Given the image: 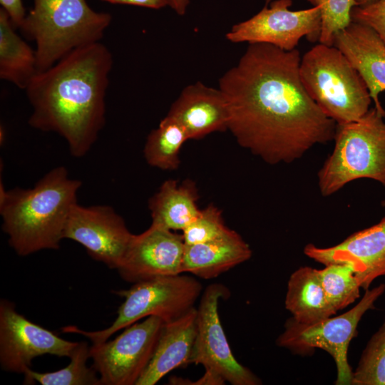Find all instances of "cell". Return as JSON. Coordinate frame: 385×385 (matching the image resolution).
Listing matches in <instances>:
<instances>
[{
    "mask_svg": "<svg viewBox=\"0 0 385 385\" xmlns=\"http://www.w3.org/2000/svg\"><path fill=\"white\" fill-rule=\"evenodd\" d=\"M301 56L267 43H249L219 80L237 143L270 165L291 163L334 137L337 123L305 90Z\"/></svg>",
    "mask_w": 385,
    "mask_h": 385,
    "instance_id": "1",
    "label": "cell"
},
{
    "mask_svg": "<svg viewBox=\"0 0 385 385\" xmlns=\"http://www.w3.org/2000/svg\"><path fill=\"white\" fill-rule=\"evenodd\" d=\"M112 66L111 51L98 41L78 48L37 72L25 89L32 107L29 124L60 135L73 156H84L106 123Z\"/></svg>",
    "mask_w": 385,
    "mask_h": 385,
    "instance_id": "2",
    "label": "cell"
},
{
    "mask_svg": "<svg viewBox=\"0 0 385 385\" xmlns=\"http://www.w3.org/2000/svg\"><path fill=\"white\" fill-rule=\"evenodd\" d=\"M81 184L63 166L51 170L31 188L6 190L1 184L2 230L18 255L60 247Z\"/></svg>",
    "mask_w": 385,
    "mask_h": 385,
    "instance_id": "3",
    "label": "cell"
},
{
    "mask_svg": "<svg viewBox=\"0 0 385 385\" xmlns=\"http://www.w3.org/2000/svg\"><path fill=\"white\" fill-rule=\"evenodd\" d=\"M111 21L109 13L94 11L86 0H34L21 29L35 41L41 72L72 51L98 42Z\"/></svg>",
    "mask_w": 385,
    "mask_h": 385,
    "instance_id": "4",
    "label": "cell"
},
{
    "mask_svg": "<svg viewBox=\"0 0 385 385\" xmlns=\"http://www.w3.org/2000/svg\"><path fill=\"white\" fill-rule=\"evenodd\" d=\"M299 73L309 96L337 124L356 121L371 108L365 81L334 46H313L301 57Z\"/></svg>",
    "mask_w": 385,
    "mask_h": 385,
    "instance_id": "5",
    "label": "cell"
},
{
    "mask_svg": "<svg viewBox=\"0 0 385 385\" xmlns=\"http://www.w3.org/2000/svg\"><path fill=\"white\" fill-rule=\"evenodd\" d=\"M384 119L385 113L373 107L356 121L337 124L333 150L317 174L322 196L361 178L385 187Z\"/></svg>",
    "mask_w": 385,
    "mask_h": 385,
    "instance_id": "6",
    "label": "cell"
},
{
    "mask_svg": "<svg viewBox=\"0 0 385 385\" xmlns=\"http://www.w3.org/2000/svg\"><path fill=\"white\" fill-rule=\"evenodd\" d=\"M202 292L200 282L183 273L138 282L128 289L114 292L124 301L118 309L116 318L107 328L85 331L70 325L61 331L81 334L93 344L103 342L120 329L149 317H157L164 322L180 317L195 307Z\"/></svg>",
    "mask_w": 385,
    "mask_h": 385,
    "instance_id": "7",
    "label": "cell"
},
{
    "mask_svg": "<svg viewBox=\"0 0 385 385\" xmlns=\"http://www.w3.org/2000/svg\"><path fill=\"white\" fill-rule=\"evenodd\" d=\"M385 292V284L365 290L353 308L336 317H329L313 324H301L292 317L284 324V330L277 337V346L304 354L319 348L330 354L336 364V385H351L353 371L348 361L350 342L356 334L362 317L375 308V302Z\"/></svg>",
    "mask_w": 385,
    "mask_h": 385,
    "instance_id": "8",
    "label": "cell"
},
{
    "mask_svg": "<svg viewBox=\"0 0 385 385\" xmlns=\"http://www.w3.org/2000/svg\"><path fill=\"white\" fill-rule=\"evenodd\" d=\"M163 324L161 319L149 317L111 341L93 344L90 359L101 385H136L150 361Z\"/></svg>",
    "mask_w": 385,
    "mask_h": 385,
    "instance_id": "9",
    "label": "cell"
},
{
    "mask_svg": "<svg viewBox=\"0 0 385 385\" xmlns=\"http://www.w3.org/2000/svg\"><path fill=\"white\" fill-rule=\"evenodd\" d=\"M229 290L223 284L207 286L197 307L196 337L190 364H200L232 385H259L261 380L234 356L223 329L219 301Z\"/></svg>",
    "mask_w": 385,
    "mask_h": 385,
    "instance_id": "10",
    "label": "cell"
},
{
    "mask_svg": "<svg viewBox=\"0 0 385 385\" xmlns=\"http://www.w3.org/2000/svg\"><path fill=\"white\" fill-rule=\"evenodd\" d=\"M292 0H274L247 20L235 24L226 34L232 43H267L282 50L296 49L299 40L306 37L319 42L321 14L317 6L292 11Z\"/></svg>",
    "mask_w": 385,
    "mask_h": 385,
    "instance_id": "11",
    "label": "cell"
},
{
    "mask_svg": "<svg viewBox=\"0 0 385 385\" xmlns=\"http://www.w3.org/2000/svg\"><path fill=\"white\" fill-rule=\"evenodd\" d=\"M77 344L31 322L16 311L13 302L1 299L0 364L4 371L24 374L39 356L69 357Z\"/></svg>",
    "mask_w": 385,
    "mask_h": 385,
    "instance_id": "12",
    "label": "cell"
},
{
    "mask_svg": "<svg viewBox=\"0 0 385 385\" xmlns=\"http://www.w3.org/2000/svg\"><path fill=\"white\" fill-rule=\"evenodd\" d=\"M133 236L123 218L111 206L78 203L71 210L63 233L64 239L81 245L93 260L116 270Z\"/></svg>",
    "mask_w": 385,
    "mask_h": 385,
    "instance_id": "13",
    "label": "cell"
},
{
    "mask_svg": "<svg viewBox=\"0 0 385 385\" xmlns=\"http://www.w3.org/2000/svg\"><path fill=\"white\" fill-rule=\"evenodd\" d=\"M185 244L182 234L152 225L134 235L117 270L130 283L182 274Z\"/></svg>",
    "mask_w": 385,
    "mask_h": 385,
    "instance_id": "14",
    "label": "cell"
},
{
    "mask_svg": "<svg viewBox=\"0 0 385 385\" xmlns=\"http://www.w3.org/2000/svg\"><path fill=\"white\" fill-rule=\"evenodd\" d=\"M304 253L324 265H349L361 288L366 290L374 279L385 276V217L376 225L351 234L334 246L319 247L307 244Z\"/></svg>",
    "mask_w": 385,
    "mask_h": 385,
    "instance_id": "15",
    "label": "cell"
},
{
    "mask_svg": "<svg viewBox=\"0 0 385 385\" xmlns=\"http://www.w3.org/2000/svg\"><path fill=\"white\" fill-rule=\"evenodd\" d=\"M166 115L185 128L189 140L227 130L230 120L227 103L221 90L201 82L186 86Z\"/></svg>",
    "mask_w": 385,
    "mask_h": 385,
    "instance_id": "16",
    "label": "cell"
},
{
    "mask_svg": "<svg viewBox=\"0 0 385 385\" xmlns=\"http://www.w3.org/2000/svg\"><path fill=\"white\" fill-rule=\"evenodd\" d=\"M339 48L366 83L374 108L385 113L379 96L385 91V43L370 27L351 21L334 36Z\"/></svg>",
    "mask_w": 385,
    "mask_h": 385,
    "instance_id": "17",
    "label": "cell"
},
{
    "mask_svg": "<svg viewBox=\"0 0 385 385\" xmlns=\"http://www.w3.org/2000/svg\"><path fill=\"white\" fill-rule=\"evenodd\" d=\"M197 307L164 322L149 364L136 385H154L173 369L190 364L196 337Z\"/></svg>",
    "mask_w": 385,
    "mask_h": 385,
    "instance_id": "18",
    "label": "cell"
},
{
    "mask_svg": "<svg viewBox=\"0 0 385 385\" xmlns=\"http://www.w3.org/2000/svg\"><path fill=\"white\" fill-rule=\"evenodd\" d=\"M250 245L236 231L203 243L185 245L182 273L210 279L247 261L252 257Z\"/></svg>",
    "mask_w": 385,
    "mask_h": 385,
    "instance_id": "19",
    "label": "cell"
},
{
    "mask_svg": "<svg viewBox=\"0 0 385 385\" xmlns=\"http://www.w3.org/2000/svg\"><path fill=\"white\" fill-rule=\"evenodd\" d=\"M198 197L193 181L185 180L178 183L175 180H165L148 202L151 225L183 231L200 212L197 204Z\"/></svg>",
    "mask_w": 385,
    "mask_h": 385,
    "instance_id": "20",
    "label": "cell"
},
{
    "mask_svg": "<svg viewBox=\"0 0 385 385\" xmlns=\"http://www.w3.org/2000/svg\"><path fill=\"white\" fill-rule=\"evenodd\" d=\"M284 306L301 324H313L337 313L329 302L317 269L300 267L289 277Z\"/></svg>",
    "mask_w": 385,
    "mask_h": 385,
    "instance_id": "21",
    "label": "cell"
},
{
    "mask_svg": "<svg viewBox=\"0 0 385 385\" xmlns=\"http://www.w3.org/2000/svg\"><path fill=\"white\" fill-rule=\"evenodd\" d=\"M8 14L0 9V78L26 89L37 73L35 50L15 31Z\"/></svg>",
    "mask_w": 385,
    "mask_h": 385,
    "instance_id": "22",
    "label": "cell"
},
{
    "mask_svg": "<svg viewBox=\"0 0 385 385\" xmlns=\"http://www.w3.org/2000/svg\"><path fill=\"white\" fill-rule=\"evenodd\" d=\"M189 140L185 128L166 115L148 135L143 149L148 165L163 170H174L180 165V150Z\"/></svg>",
    "mask_w": 385,
    "mask_h": 385,
    "instance_id": "23",
    "label": "cell"
},
{
    "mask_svg": "<svg viewBox=\"0 0 385 385\" xmlns=\"http://www.w3.org/2000/svg\"><path fill=\"white\" fill-rule=\"evenodd\" d=\"M89 349L86 342H78L71 353L69 364L64 368L52 372H37L27 368L24 372V384L41 385H101L95 369L87 366L90 358Z\"/></svg>",
    "mask_w": 385,
    "mask_h": 385,
    "instance_id": "24",
    "label": "cell"
},
{
    "mask_svg": "<svg viewBox=\"0 0 385 385\" xmlns=\"http://www.w3.org/2000/svg\"><path fill=\"white\" fill-rule=\"evenodd\" d=\"M317 270L325 294L338 312L351 304L360 297V284L351 266L331 263Z\"/></svg>",
    "mask_w": 385,
    "mask_h": 385,
    "instance_id": "25",
    "label": "cell"
},
{
    "mask_svg": "<svg viewBox=\"0 0 385 385\" xmlns=\"http://www.w3.org/2000/svg\"><path fill=\"white\" fill-rule=\"evenodd\" d=\"M351 385H385V322L362 351Z\"/></svg>",
    "mask_w": 385,
    "mask_h": 385,
    "instance_id": "26",
    "label": "cell"
},
{
    "mask_svg": "<svg viewBox=\"0 0 385 385\" xmlns=\"http://www.w3.org/2000/svg\"><path fill=\"white\" fill-rule=\"evenodd\" d=\"M317 6L321 14V34L319 43L333 46L336 34L351 22V13L354 0H307Z\"/></svg>",
    "mask_w": 385,
    "mask_h": 385,
    "instance_id": "27",
    "label": "cell"
},
{
    "mask_svg": "<svg viewBox=\"0 0 385 385\" xmlns=\"http://www.w3.org/2000/svg\"><path fill=\"white\" fill-rule=\"evenodd\" d=\"M229 230L222 211L210 204L200 210L197 217L182 231V235L185 245H195L215 240Z\"/></svg>",
    "mask_w": 385,
    "mask_h": 385,
    "instance_id": "28",
    "label": "cell"
},
{
    "mask_svg": "<svg viewBox=\"0 0 385 385\" xmlns=\"http://www.w3.org/2000/svg\"><path fill=\"white\" fill-rule=\"evenodd\" d=\"M351 21L366 25L372 29L385 43V0L354 6L351 13Z\"/></svg>",
    "mask_w": 385,
    "mask_h": 385,
    "instance_id": "29",
    "label": "cell"
},
{
    "mask_svg": "<svg viewBox=\"0 0 385 385\" xmlns=\"http://www.w3.org/2000/svg\"><path fill=\"white\" fill-rule=\"evenodd\" d=\"M0 4L14 26L21 28L26 15L22 0H0Z\"/></svg>",
    "mask_w": 385,
    "mask_h": 385,
    "instance_id": "30",
    "label": "cell"
},
{
    "mask_svg": "<svg viewBox=\"0 0 385 385\" xmlns=\"http://www.w3.org/2000/svg\"><path fill=\"white\" fill-rule=\"evenodd\" d=\"M170 384H197V385H222L225 384V380L217 374L205 370V374L195 381H190L188 379L173 376L170 379Z\"/></svg>",
    "mask_w": 385,
    "mask_h": 385,
    "instance_id": "31",
    "label": "cell"
},
{
    "mask_svg": "<svg viewBox=\"0 0 385 385\" xmlns=\"http://www.w3.org/2000/svg\"><path fill=\"white\" fill-rule=\"evenodd\" d=\"M111 4H125L160 9L168 6V0H102Z\"/></svg>",
    "mask_w": 385,
    "mask_h": 385,
    "instance_id": "32",
    "label": "cell"
},
{
    "mask_svg": "<svg viewBox=\"0 0 385 385\" xmlns=\"http://www.w3.org/2000/svg\"><path fill=\"white\" fill-rule=\"evenodd\" d=\"M190 4V0H168V6L178 15H184Z\"/></svg>",
    "mask_w": 385,
    "mask_h": 385,
    "instance_id": "33",
    "label": "cell"
},
{
    "mask_svg": "<svg viewBox=\"0 0 385 385\" xmlns=\"http://www.w3.org/2000/svg\"><path fill=\"white\" fill-rule=\"evenodd\" d=\"M377 1L378 0H354L356 6H366Z\"/></svg>",
    "mask_w": 385,
    "mask_h": 385,
    "instance_id": "34",
    "label": "cell"
},
{
    "mask_svg": "<svg viewBox=\"0 0 385 385\" xmlns=\"http://www.w3.org/2000/svg\"><path fill=\"white\" fill-rule=\"evenodd\" d=\"M381 205H382L383 207H385V200H384L382 201Z\"/></svg>",
    "mask_w": 385,
    "mask_h": 385,
    "instance_id": "35",
    "label": "cell"
}]
</instances>
